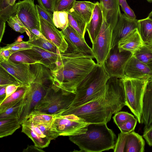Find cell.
<instances>
[{
  "instance_id": "cell-8",
  "label": "cell",
  "mask_w": 152,
  "mask_h": 152,
  "mask_svg": "<svg viewBox=\"0 0 152 152\" xmlns=\"http://www.w3.org/2000/svg\"><path fill=\"white\" fill-rule=\"evenodd\" d=\"M132 55L129 51H120L118 45L111 48L102 65L110 77H123L126 64Z\"/></svg>"
},
{
  "instance_id": "cell-34",
  "label": "cell",
  "mask_w": 152,
  "mask_h": 152,
  "mask_svg": "<svg viewBox=\"0 0 152 152\" xmlns=\"http://www.w3.org/2000/svg\"><path fill=\"white\" fill-rule=\"evenodd\" d=\"M133 55L139 61L147 64L152 59V50L144 44L142 47L134 52Z\"/></svg>"
},
{
  "instance_id": "cell-11",
  "label": "cell",
  "mask_w": 152,
  "mask_h": 152,
  "mask_svg": "<svg viewBox=\"0 0 152 152\" xmlns=\"http://www.w3.org/2000/svg\"><path fill=\"white\" fill-rule=\"evenodd\" d=\"M14 6L16 15L27 29L40 31L39 15L34 0L19 1Z\"/></svg>"
},
{
  "instance_id": "cell-47",
  "label": "cell",
  "mask_w": 152,
  "mask_h": 152,
  "mask_svg": "<svg viewBox=\"0 0 152 152\" xmlns=\"http://www.w3.org/2000/svg\"><path fill=\"white\" fill-rule=\"evenodd\" d=\"M15 52V51L9 49L0 51V58L8 60L11 56Z\"/></svg>"
},
{
  "instance_id": "cell-14",
  "label": "cell",
  "mask_w": 152,
  "mask_h": 152,
  "mask_svg": "<svg viewBox=\"0 0 152 152\" xmlns=\"http://www.w3.org/2000/svg\"><path fill=\"white\" fill-rule=\"evenodd\" d=\"M61 31L68 43V49L93 56L92 49L87 44L85 38L70 26L69 25L65 29Z\"/></svg>"
},
{
  "instance_id": "cell-22",
  "label": "cell",
  "mask_w": 152,
  "mask_h": 152,
  "mask_svg": "<svg viewBox=\"0 0 152 152\" xmlns=\"http://www.w3.org/2000/svg\"><path fill=\"white\" fill-rule=\"evenodd\" d=\"M144 45L138 30L136 28L120 40L118 45L120 51H127L133 54Z\"/></svg>"
},
{
  "instance_id": "cell-28",
  "label": "cell",
  "mask_w": 152,
  "mask_h": 152,
  "mask_svg": "<svg viewBox=\"0 0 152 152\" xmlns=\"http://www.w3.org/2000/svg\"><path fill=\"white\" fill-rule=\"evenodd\" d=\"M21 125L18 118H13L0 120V137L12 135Z\"/></svg>"
},
{
  "instance_id": "cell-53",
  "label": "cell",
  "mask_w": 152,
  "mask_h": 152,
  "mask_svg": "<svg viewBox=\"0 0 152 152\" xmlns=\"http://www.w3.org/2000/svg\"><path fill=\"white\" fill-rule=\"evenodd\" d=\"M148 18L152 19V10L149 13L148 16L147 17Z\"/></svg>"
},
{
  "instance_id": "cell-45",
  "label": "cell",
  "mask_w": 152,
  "mask_h": 152,
  "mask_svg": "<svg viewBox=\"0 0 152 152\" xmlns=\"http://www.w3.org/2000/svg\"><path fill=\"white\" fill-rule=\"evenodd\" d=\"M143 137L148 144L152 146V126L144 130Z\"/></svg>"
},
{
  "instance_id": "cell-17",
  "label": "cell",
  "mask_w": 152,
  "mask_h": 152,
  "mask_svg": "<svg viewBox=\"0 0 152 152\" xmlns=\"http://www.w3.org/2000/svg\"><path fill=\"white\" fill-rule=\"evenodd\" d=\"M21 125L22 132L29 137L35 146L42 149L49 146L51 141L34 122L28 119Z\"/></svg>"
},
{
  "instance_id": "cell-51",
  "label": "cell",
  "mask_w": 152,
  "mask_h": 152,
  "mask_svg": "<svg viewBox=\"0 0 152 152\" xmlns=\"http://www.w3.org/2000/svg\"><path fill=\"white\" fill-rule=\"evenodd\" d=\"M150 67L152 71V75L151 77H152V59L150 60L147 64ZM150 77V78H151Z\"/></svg>"
},
{
  "instance_id": "cell-54",
  "label": "cell",
  "mask_w": 152,
  "mask_h": 152,
  "mask_svg": "<svg viewBox=\"0 0 152 152\" xmlns=\"http://www.w3.org/2000/svg\"><path fill=\"white\" fill-rule=\"evenodd\" d=\"M125 0H118L120 5L121 6Z\"/></svg>"
},
{
  "instance_id": "cell-15",
  "label": "cell",
  "mask_w": 152,
  "mask_h": 152,
  "mask_svg": "<svg viewBox=\"0 0 152 152\" xmlns=\"http://www.w3.org/2000/svg\"><path fill=\"white\" fill-rule=\"evenodd\" d=\"M138 20L127 18L121 13L113 31L111 48L118 45L119 41L136 28H138Z\"/></svg>"
},
{
  "instance_id": "cell-48",
  "label": "cell",
  "mask_w": 152,
  "mask_h": 152,
  "mask_svg": "<svg viewBox=\"0 0 152 152\" xmlns=\"http://www.w3.org/2000/svg\"><path fill=\"white\" fill-rule=\"evenodd\" d=\"M42 148H39L34 145H28L26 148L23 149V152H45V151L42 150Z\"/></svg>"
},
{
  "instance_id": "cell-10",
  "label": "cell",
  "mask_w": 152,
  "mask_h": 152,
  "mask_svg": "<svg viewBox=\"0 0 152 152\" xmlns=\"http://www.w3.org/2000/svg\"><path fill=\"white\" fill-rule=\"evenodd\" d=\"M113 29L104 19L100 31L92 44L93 55L98 65L102 66L111 49Z\"/></svg>"
},
{
  "instance_id": "cell-46",
  "label": "cell",
  "mask_w": 152,
  "mask_h": 152,
  "mask_svg": "<svg viewBox=\"0 0 152 152\" xmlns=\"http://www.w3.org/2000/svg\"><path fill=\"white\" fill-rule=\"evenodd\" d=\"M20 87H21L15 84H11L7 86L6 90V97L4 100L14 93Z\"/></svg>"
},
{
  "instance_id": "cell-32",
  "label": "cell",
  "mask_w": 152,
  "mask_h": 152,
  "mask_svg": "<svg viewBox=\"0 0 152 152\" xmlns=\"http://www.w3.org/2000/svg\"><path fill=\"white\" fill-rule=\"evenodd\" d=\"M9 59L14 62L28 64L37 63H41L39 61L35 60L23 50L13 53Z\"/></svg>"
},
{
  "instance_id": "cell-18",
  "label": "cell",
  "mask_w": 152,
  "mask_h": 152,
  "mask_svg": "<svg viewBox=\"0 0 152 152\" xmlns=\"http://www.w3.org/2000/svg\"><path fill=\"white\" fill-rule=\"evenodd\" d=\"M23 50L50 70L54 69L56 66L55 63L58 60L59 54L35 46Z\"/></svg>"
},
{
  "instance_id": "cell-1",
  "label": "cell",
  "mask_w": 152,
  "mask_h": 152,
  "mask_svg": "<svg viewBox=\"0 0 152 152\" xmlns=\"http://www.w3.org/2000/svg\"><path fill=\"white\" fill-rule=\"evenodd\" d=\"M126 106L124 82L122 78L110 77L104 94L86 104L68 108L60 115H75L89 123H106L112 115Z\"/></svg>"
},
{
  "instance_id": "cell-33",
  "label": "cell",
  "mask_w": 152,
  "mask_h": 152,
  "mask_svg": "<svg viewBox=\"0 0 152 152\" xmlns=\"http://www.w3.org/2000/svg\"><path fill=\"white\" fill-rule=\"evenodd\" d=\"M34 46L27 41H23L20 37L18 38L17 40L14 42L7 44L6 46L1 47L0 51L12 50L15 52L31 49Z\"/></svg>"
},
{
  "instance_id": "cell-35",
  "label": "cell",
  "mask_w": 152,
  "mask_h": 152,
  "mask_svg": "<svg viewBox=\"0 0 152 152\" xmlns=\"http://www.w3.org/2000/svg\"><path fill=\"white\" fill-rule=\"evenodd\" d=\"M22 100L15 105L0 113V120L13 118H18Z\"/></svg>"
},
{
  "instance_id": "cell-23",
  "label": "cell",
  "mask_w": 152,
  "mask_h": 152,
  "mask_svg": "<svg viewBox=\"0 0 152 152\" xmlns=\"http://www.w3.org/2000/svg\"><path fill=\"white\" fill-rule=\"evenodd\" d=\"M145 142L142 136L132 131L128 133L125 152H144Z\"/></svg>"
},
{
  "instance_id": "cell-39",
  "label": "cell",
  "mask_w": 152,
  "mask_h": 152,
  "mask_svg": "<svg viewBox=\"0 0 152 152\" xmlns=\"http://www.w3.org/2000/svg\"><path fill=\"white\" fill-rule=\"evenodd\" d=\"M137 120L135 117L132 118L123 124L118 126L121 132L128 134L134 131Z\"/></svg>"
},
{
  "instance_id": "cell-24",
  "label": "cell",
  "mask_w": 152,
  "mask_h": 152,
  "mask_svg": "<svg viewBox=\"0 0 152 152\" xmlns=\"http://www.w3.org/2000/svg\"><path fill=\"white\" fill-rule=\"evenodd\" d=\"M95 3L90 1H76L72 8L75 12L88 24L93 12Z\"/></svg>"
},
{
  "instance_id": "cell-38",
  "label": "cell",
  "mask_w": 152,
  "mask_h": 152,
  "mask_svg": "<svg viewBox=\"0 0 152 152\" xmlns=\"http://www.w3.org/2000/svg\"><path fill=\"white\" fill-rule=\"evenodd\" d=\"M76 1V0H57L54 11L67 12L73 8Z\"/></svg>"
},
{
  "instance_id": "cell-6",
  "label": "cell",
  "mask_w": 152,
  "mask_h": 152,
  "mask_svg": "<svg viewBox=\"0 0 152 152\" xmlns=\"http://www.w3.org/2000/svg\"><path fill=\"white\" fill-rule=\"evenodd\" d=\"M75 95V93L64 91L54 84L36 106L34 111L60 115L68 108Z\"/></svg>"
},
{
  "instance_id": "cell-21",
  "label": "cell",
  "mask_w": 152,
  "mask_h": 152,
  "mask_svg": "<svg viewBox=\"0 0 152 152\" xmlns=\"http://www.w3.org/2000/svg\"><path fill=\"white\" fill-rule=\"evenodd\" d=\"M102 9L99 2H96L95 5L91 18L87 24V31L91 42L93 44L99 34L104 20Z\"/></svg>"
},
{
  "instance_id": "cell-40",
  "label": "cell",
  "mask_w": 152,
  "mask_h": 152,
  "mask_svg": "<svg viewBox=\"0 0 152 152\" xmlns=\"http://www.w3.org/2000/svg\"><path fill=\"white\" fill-rule=\"evenodd\" d=\"M134 117V115L128 112L121 111L115 114L113 118L114 123L118 126Z\"/></svg>"
},
{
  "instance_id": "cell-31",
  "label": "cell",
  "mask_w": 152,
  "mask_h": 152,
  "mask_svg": "<svg viewBox=\"0 0 152 152\" xmlns=\"http://www.w3.org/2000/svg\"><path fill=\"white\" fill-rule=\"evenodd\" d=\"M53 19L56 27L61 30L65 29L69 25L68 14L65 11H54Z\"/></svg>"
},
{
  "instance_id": "cell-52",
  "label": "cell",
  "mask_w": 152,
  "mask_h": 152,
  "mask_svg": "<svg viewBox=\"0 0 152 152\" xmlns=\"http://www.w3.org/2000/svg\"><path fill=\"white\" fill-rule=\"evenodd\" d=\"M148 48L152 50V41L150 43L145 44Z\"/></svg>"
},
{
  "instance_id": "cell-12",
  "label": "cell",
  "mask_w": 152,
  "mask_h": 152,
  "mask_svg": "<svg viewBox=\"0 0 152 152\" xmlns=\"http://www.w3.org/2000/svg\"><path fill=\"white\" fill-rule=\"evenodd\" d=\"M0 67L11 74L21 87H29L32 82V74L30 64L19 63L10 59L0 58Z\"/></svg>"
},
{
  "instance_id": "cell-44",
  "label": "cell",
  "mask_w": 152,
  "mask_h": 152,
  "mask_svg": "<svg viewBox=\"0 0 152 152\" xmlns=\"http://www.w3.org/2000/svg\"><path fill=\"white\" fill-rule=\"evenodd\" d=\"M124 14L128 18L133 20L136 19V16L128 4L126 0L120 6Z\"/></svg>"
},
{
  "instance_id": "cell-26",
  "label": "cell",
  "mask_w": 152,
  "mask_h": 152,
  "mask_svg": "<svg viewBox=\"0 0 152 152\" xmlns=\"http://www.w3.org/2000/svg\"><path fill=\"white\" fill-rule=\"evenodd\" d=\"M69 24L83 37L86 31L87 23L72 9L67 12Z\"/></svg>"
},
{
  "instance_id": "cell-16",
  "label": "cell",
  "mask_w": 152,
  "mask_h": 152,
  "mask_svg": "<svg viewBox=\"0 0 152 152\" xmlns=\"http://www.w3.org/2000/svg\"><path fill=\"white\" fill-rule=\"evenodd\" d=\"M151 75V70L147 64L139 61L133 55L126 63L124 70V76L129 78L147 80Z\"/></svg>"
},
{
  "instance_id": "cell-3",
  "label": "cell",
  "mask_w": 152,
  "mask_h": 152,
  "mask_svg": "<svg viewBox=\"0 0 152 152\" xmlns=\"http://www.w3.org/2000/svg\"><path fill=\"white\" fill-rule=\"evenodd\" d=\"M30 66L32 81L21 101L18 118L20 125L28 119L36 106L54 84L49 68L38 63L30 64Z\"/></svg>"
},
{
  "instance_id": "cell-20",
  "label": "cell",
  "mask_w": 152,
  "mask_h": 152,
  "mask_svg": "<svg viewBox=\"0 0 152 152\" xmlns=\"http://www.w3.org/2000/svg\"><path fill=\"white\" fill-rule=\"evenodd\" d=\"M141 123L144 124V130L152 126V77L148 80L145 87Z\"/></svg>"
},
{
  "instance_id": "cell-9",
  "label": "cell",
  "mask_w": 152,
  "mask_h": 152,
  "mask_svg": "<svg viewBox=\"0 0 152 152\" xmlns=\"http://www.w3.org/2000/svg\"><path fill=\"white\" fill-rule=\"evenodd\" d=\"M90 123L73 114L56 115L54 124L60 136H70L85 133Z\"/></svg>"
},
{
  "instance_id": "cell-2",
  "label": "cell",
  "mask_w": 152,
  "mask_h": 152,
  "mask_svg": "<svg viewBox=\"0 0 152 152\" xmlns=\"http://www.w3.org/2000/svg\"><path fill=\"white\" fill-rule=\"evenodd\" d=\"M92 55L68 49L59 54L56 66L50 70L54 83L65 91L76 93L80 82L96 63Z\"/></svg>"
},
{
  "instance_id": "cell-29",
  "label": "cell",
  "mask_w": 152,
  "mask_h": 152,
  "mask_svg": "<svg viewBox=\"0 0 152 152\" xmlns=\"http://www.w3.org/2000/svg\"><path fill=\"white\" fill-rule=\"evenodd\" d=\"M28 42L34 46L39 47L56 53H61L56 45L51 42L47 39L39 38L34 34L32 38L29 39Z\"/></svg>"
},
{
  "instance_id": "cell-25",
  "label": "cell",
  "mask_w": 152,
  "mask_h": 152,
  "mask_svg": "<svg viewBox=\"0 0 152 152\" xmlns=\"http://www.w3.org/2000/svg\"><path fill=\"white\" fill-rule=\"evenodd\" d=\"M28 87L23 86L19 87L14 93L0 104V113L21 101Z\"/></svg>"
},
{
  "instance_id": "cell-37",
  "label": "cell",
  "mask_w": 152,
  "mask_h": 152,
  "mask_svg": "<svg viewBox=\"0 0 152 152\" xmlns=\"http://www.w3.org/2000/svg\"><path fill=\"white\" fill-rule=\"evenodd\" d=\"M7 21L8 25L15 31L21 34L26 32L27 29L16 14L11 16Z\"/></svg>"
},
{
  "instance_id": "cell-43",
  "label": "cell",
  "mask_w": 152,
  "mask_h": 152,
  "mask_svg": "<svg viewBox=\"0 0 152 152\" xmlns=\"http://www.w3.org/2000/svg\"><path fill=\"white\" fill-rule=\"evenodd\" d=\"M57 0H37V1L39 5L42 8L50 12L53 13Z\"/></svg>"
},
{
  "instance_id": "cell-27",
  "label": "cell",
  "mask_w": 152,
  "mask_h": 152,
  "mask_svg": "<svg viewBox=\"0 0 152 152\" xmlns=\"http://www.w3.org/2000/svg\"><path fill=\"white\" fill-rule=\"evenodd\" d=\"M137 29L145 44L152 41V19L147 17L138 20Z\"/></svg>"
},
{
  "instance_id": "cell-50",
  "label": "cell",
  "mask_w": 152,
  "mask_h": 152,
  "mask_svg": "<svg viewBox=\"0 0 152 152\" xmlns=\"http://www.w3.org/2000/svg\"><path fill=\"white\" fill-rule=\"evenodd\" d=\"M30 31L39 38H41L43 39H47L46 37L42 34L40 31L37 29H33L31 30Z\"/></svg>"
},
{
  "instance_id": "cell-55",
  "label": "cell",
  "mask_w": 152,
  "mask_h": 152,
  "mask_svg": "<svg viewBox=\"0 0 152 152\" xmlns=\"http://www.w3.org/2000/svg\"><path fill=\"white\" fill-rule=\"evenodd\" d=\"M148 2L150 3L152 2V0H146Z\"/></svg>"
},
{
  "instance_id": "cell-19",
  "label": "cell",
  "mask_w": 152,
  "mask_h": 152,
  "mask_svg": "<svg viewBox=\"0 0 152 152\" xmlns=\"http://www.w3.org/2000/svg\"><path fill=\"white\" fill-rule=\"evenodd\" d=\"M104 18L113 30L121 13L118 0H100Z\"/></svg>"
},
{
  "instance_id": "cell-30",
  "label": "cell",
  "mask_w": 152,
  "mask_h": 152,
  "mask_svg": "<svg viewBox=\"0 0 152 152\" xmlns=\"http://www.w3.org/2000/svg\"><path fill=\"white\" fill-rule=\"evenodd\" d=\"M56 115L34 111L30 115L28 119L37 123L49 124L54 122Z\"/></svg>"
},
{
  "instance_id": "cell-4",
  "label": "cell",
  "mask_w": 152,
  "mask_h": 152,
  "mask_svg": "<svg viewBox=\"0 0 152 152\" xmlns=\"http://www.w3.org/2000/svg\"><path fill=\"white\" fill-rule=\"evenodd\" d=\"M69 140L77 145L81 151L101 152L113 150L116 136L106 123H90L84 134L69 136Z\"/></svg>"
},
{
  "instance_id": "cell-49",
  "label": "cell",
  "mask_w": 152,
  "mask_h": 152,
  "mask_svg": "<svg viewBox=\"0 0 152 152\" xmlns=\"http://www.w3.org/2000/svg\"><path fill=\"white\" fill-rule=\"evenodd\" d=\"M7 86H0V104L4 101L6 98Z\"/></svg>"
},
{
  "instance_id": "cell-41",
  "label": "cell",
  "mask_w": 152,
  "mask_h": 152,
  "mask_svg": "<svg viewBox=\"0 0 152 152\" xmlns=\"http://www.w3.org/2000/svg\"><path fill=\"white\" fill-rule=\"evenodd\" d=\"M127 134L122 132L118 134V137L113 149L114 152H125Z\"/></svg>"
},
{
  "instance_id": "cell-5",
  "label": "cell",
  "mask_w": 152,
  "mask_h": 152,
  "mask_svg": "<svg viewBox=\"0 0 152 152\" xmlns=\"http://www.w3.org/2000/svg\"><path fill=\"white\" fill-rule=\"evenodd\" d=\"M110 77L103 65H96L77 86L75 98L68 108L80 106L92 101L104 94Z\"/></svg>"
},
{
  "instance_id": "cell-7",
  "label": "cell",
  "mask_w": 152,
  "mask_h": 152,
  "mask_svg": "<svg viewBox=\"0 0 152 152\" xmlns=\"http://www.w3.org/2000/svg\"><path fill=\"white\" fill-rule=\"evenodd\" d=\"M126 106L140 124L141 123L143 101L147 80L123 77Z\"/></svg>"
},
{
  "instance_id": "cell-13",
  "label": "cell",
  "mask_w": 152,
  "mask_h": 152,
  "mask_svg": "<svg viewBox=\"0 0 152 152\" xmlns=\"http://www.w3.org/2000/svg\"><path fill=\"white\" fill-rule=\"evenodd\" d=\"M40 32L47 40L51 42L58 48L61 53H65L68 49V45L64 36L55 26L47 22L39 16Z\"/></svg>"
},
{
  "instance_id": "cell-36",
  "label": "cell",
  "mask_w": 152,
  "mask_h": 152,
  "mask_svg": "<svg viewBox=\"0 0 152 152\" xmlns=\"http://www.w3.org/2000/svg\"><path fill=\"white\" fill-rule=\"evenodd\" d=\"M11 84H15L20 86L13 77L0 67V86H7Z\"/></svg>"
},
{
  "instance_id": "cell-42",
  "label": "cell",
  "mask_w": 152,
  "mask_h": 152,
  "mask_svg": "<svg viewBox=\"0 0 152 152\" xmlns=\"http://www.w3.org/2000/svg\"><path fill=\"white\" fill-rule=\"evenodd\" d=\"M36 6L39 16L48 23L55 26L53 21V15L50 12L44 9L39 5L36 4Z\"/></svg>"
},
{
  "instance_id": "cell-57",
  "label": "cell",
  "mask_w": 152,
  "mask_h": 152,
  "mask_svg": "<svg viewBox=\"0 0 152 152\" xmlns=\"http://www.w3.org/2000/svg\"><path fill=\"white\" fill-rule=\"evenodd\" d=\"M16 0H14V3H15V1H16Z\"/></svg>"
},
{
  "instance_id": "cell-56",
  "label": "cell",
  "mask_w": 152,
  "mask_h": 152,
  "mask_svg": "<svg viewBox=\"0 0 152 152\" xmlns=\"http://www.w3.org/2000/svg\"><path fill=\"white\" fill-rule=\"evenodd\" d=\"M3 1V0H0V3L2 2Z\"/></svg>"
}]
</instances>
